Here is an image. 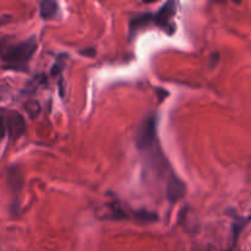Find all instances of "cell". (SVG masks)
Returning <instances> with one entry per match:
<instances>
[{
    "label": "cell",
    "instance_id": "1",
    "mask_svg": "<svg viewBox=\"0 0 251 251\" xmlns=\"http://www.w3.org/2000/svg\"><path fill=\"white\" fill-rule=\"evenodd\" d=\"M37 50V42L34 38L27 39L21 43L12 46L2 54V60L7 64V68L25 69Z\"/></svg>",
    "mask_w": 251,
    "mask_h": 251
},
{
    "label": "cell",
    "instance_id": "2",
    "mask_svg": "<svg viewBox=\"0 0 251 251\" xmlns=\"http://www.w3.org/2000/svg\"><path fill=\"white\" fill-rule=\"evenodd\" d=\"M156 117L151 115L144 120L136 136V144L140 150H147L156 141Z\"/></svg>",
    "mask_w": 251,
    "mask_h": 251
},
{
    "label": "cell",
    "instance_id": "3",
    "mask_svg": "<svg viewBox=\"0 0 251 251\" xmlns=\"http://www.w3.org/2000/svg\"><path fill=\"white\" fill-rule=\"evenodd\" d=\"M6 126L10 137L17 139L26 131V122L24 117L17 112H9L6 118Z\"/></svg>",
    "mask_w": 251,
    "mask_h": 251
},
{
    "label": "cell",
    "instance_id": "4",
    "mask_svg": "<svg viewBox=\"0 0 251 251\" xmlns=\"http://www.w3.org/2000/svg\"><path fill=\"white\" fill-rule=\"evenodd\" d=\"M174 14H176V4L173 1L167 2L154 15L153 22L156 25H158L159 27H162V28H167L169 26V21H171Z\"/></svg>",
    "mask_w": 251,
    "mask_h": 251
},
{
    "label": "cell",
    "instance_id": "5",
    "mask_svg": "<svg viewBox=\"0 0 251 251\" xmlns=\"http://www.w3.org/2000/svg\"><path fill=\"white\" fill-rule=\"evenodd\" d=\"M22 184H24V178L17 167H11L7 172V185L11 190L15 193H19L22 189Z\"/></svg>",
    "mask_w": 251,
    "mask_h": 251
},
{
    "label": "cell",
    "instance_id": "6",
    "mask_svg": "<svg viewBox=\"0 0 251 251\" xmlns=\"http://www.w3.org/2000/svg\"><path fill=\"white\" fill-rule=\"evenodd\" d=\"M184 193H185L184 184L180 183L176 178H174L173 180L169 183L168 189H167V195H168L169 200H171L172 202H174V201L179 200V199L184 195Z\"/></svg>",
    "mask_w": 251,
    "mask_h": 251
},
{
    "label": "cell",
    "instance_id": "7",
    "mask_svg": "<svg viewBox=\"0 0 251 251\" xmlns=\"http://www.w3.org/2000/svg\"><path fill=\"white\" fill-rule=\"evenodd\" d=\"M152 21H153V15L151 14H141L139 15V16L134 17V19L131 20V22H130V34L132 36V34L136 33L140 28L147 26V25Z\"/></svg>",
    "mask_w": 251,
    "mask_h": 251
},
{
    "label": "cell",
    "instance_id": "8",
    "mask_svg": "<svg viewBox=\"0 0 251 251\" xmlns=\"http://www.w3.org/2000/svg\"><path fill=\"white\" fill-rule=\"evenodd\" d=\"M58 12V4L51 0H44L39 4V14L44 20L53 19Z\"/></svg>",
    "mask_w": 251,
    "mask_h": 251
},
{
    "label": "cell",
    "instance_id": "9",
    "mask_svg": "<svg viewBox=\"0 0 251 251\" xmlns=\"http://www.w3.org/2000/svg\"><path fill=\"white\" fill-rule=\"evenodd\" d=\"M25 107H26V110L28 112L29 117L32 118L37 117L39 114V112H41V105H39V103L37 100H29V102H27L25 104Z\"/></svg>",
    "mask_w": 251,
    "mask_h": 251
},
{
    "label": "cell",
    "instance_id": "10",
    "mask_svg": "<svg viewBox=\"0 0 251 251\" xmlns=\"http://www.w3.org/2000/svg\"><path fill=\"white\" fill-rule=\"evenodd\" d=\"M5 131H6V126H5L4 119H2V118L0 117V140H1L2 137H4Z\"/></svg>",
    "mask_w": 251,
    "mask_h": 251
},
{
    "label": "cell",
    "instance_id": "11",
    "mask_svg": "<svg viewBox=\"0 0 251 251\" xmlns=\"http://www.w3.org/2000/svg\"><path fill=\"white\" fill-rule=\"evenodd\" d=\"M81 54H82V55L93 56L96 54V50L93 48H87V49H86V50H81Z\"/></svg>",
    "mask_w": 251,
    "mask_h": 251
},
{
    "label": "cell",
    "instance_id": "12",
    "mask_svg": "<svg viewBox=\"0 0 251 251\" xmlns=\"http://www.w3.org/2000/svg\"><path fill=\"white\" fill-rule=\"evenodd\" d=\"M4 39H0V49L2 48V46H4Z\"/></svg>",
    "mask_w": 251,
    "mask_h": 251
}]
</instances>
